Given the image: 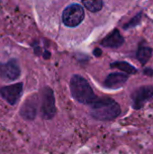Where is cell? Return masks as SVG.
Listing matches in <instances>:
<instances>
[{"instance_id":"14","label":"cell","mask_w":153,"mask_h":154,"mask_svg":"<svg viewBox=\"0 0 153 154\" xmlns=\"http://www.w3.org/2000/svg\"><path fill=\"white\" fill-rule=\"evenodd\" d=\"M94 54H95V55H96V56H99V55L101 54L100 50H99V49H96V51H94Z\"/></svg>"},{"instance_id":"1","label":"cell","mask_w":153,"mask_h":154,"mask_svg":"<svg viewBox=\"0 0 153 154\" xmlns=\"http://www.w3.org/2000/svg\"><path fill=\"white\" fill-rule=\"evenodd\" d=\"M90 116L97 121L108 122L116 119L120 116L122 109L120 105L111 97H96L90 104Z\"/></svg>"},{"instance_id":"5","label":"cell","mask_w":153,"mask_h":154,"mask_svg":"<svg viewBox=\"0 0 153 154\" xmlns=\"http://www.w3.org/2000/svg\"><path fill=\"white\" fill-rule=\"evenodd\" d=\"M153 97L152 86H142L135 89L131 95L132 106L134 110L142 109Z\"/></svg>"},{"instance_id":"4","label":"cell","mask_w":153,"mask_h":154,"mask_svg":"<svg viewBox=\"0 0 153 154\" xmlns=\"http://www.w3.org/2000/svg\"><path fill=\"white\" fill-rule=\"evenodd\" d=\"M85 12L83 7L78 4H71L68 5L62 14V21L69 27H76L84 20Z\"/></svg>"},{"instance_id":"12","label":"cell","mask_w":153,"mask_h":154,"mask_svg":"<svg viewBox=\"0 0 153 154\" xmlns=\"http://www.w3.org/2000/svg\"><path fill=\"white\" fill-rule=\"evenodd\" d=\"M151 55H152V50L149 47H142L139 49L137 52V58L139 61L142 64H145L150 60Z\"/></svg>"},{"instance_id":"8","label":"cell","mask_w":153,"mask_h":154,"mask_svg":"<svg viewBox=\"0 0 153 154\" xmlns=\"http://www.w3.org/2000/svg\"><path fill=\"white\" fill-rule=\"evenodd\" d=\"M21 75V69L16 60H11L6 63L0 64V77L6 81L17 79Z\"/></svg>"},{"instance_id":"2","label":"cell","mask_w":153,"mask_h":154,"mask_svg":"<svg viewBox=\"0 0 153 154\" xmlns=\"http://www.w3.org/2000/svg\"><path fill=\"white\" fill-rule=\"evenodd\" d=\"M69 88L72 97L78 103L86 106L92 104L97 97L88 81L80 75L72 76L69 83Z\"/></svg>"},{"instance_id":"11","label":"cell","mask_w":153,"mask_h":154,"mask_svg":"<svg viewBox=\"0 0 153 154\" xmlns=\"http://www.w3.org/2000/svg\"><path fill=\"white\" fill-rule=\"evenodd\" d=\"M83 5L90 12L96 13L102 9L103 1L102 0H81Z\"/></svg>"},{"instance_id":"7","label":"cell","mask_w":153,"mask_h":154,"mask_svg":"<svg viewBox=\"0 0 153 154\" xmlns=\"http://www.w3.org/2000/svg\"><path fill=\"white\" fill-rule=\"evenodd\" d=\"M38 110V98L36 96L29 97L19 109L20 116L28 122H32L36 118Z\"/></svg>"},{"instance_id":"10","label":"cell","mask_w":153,"mask_h":154,"mask_svg":"<svg viewBox=\"0 0 153 154\" xmlns=\"http://www.w3.org/2000/svg\"><path fill=\"white\" fill-rule=\"evenodd\" d=\"M124 43V38L121 36L118 30H114L103 41L102 45L108 48H117Z\"/></svg>"},{"instance_id":"13","label":"cell","mask_w":153,"mask_h":154,"mask_svg":"<svg viewBox=\"0 0 153 154\" xmlns=\"http://www.w3.org/2000/svg\"><path fill=\"white\" fill-rule=\"evenodd\" d=\"M111 67L112 68H116V69H119L120 70L124 71V72H126L128 74H134L137 72V69L133 67L132 65H130L129 63H126V62H115V63H112L111 64Z\"/></svg>"},{"instance_id":"6","label":"cell","mask_w":153,"mask_h":154,"mask_svg":"<svg viewBox=\"0 0 153 154\" xmlns=\"http://www.w3.org/2000/svg\"><path fill=\"white\" fill-rule=\"evenodd\" d=\"M23 88V86L21 82L5 86L0 88V96L10 106H14L22 96Z\"/></svg>"},{"instance_id":"3","label":"cell","mask_w":153,"mask_h":154,"mask_svg":"<svg viewBox=\"0 0 153 154\" xmlns=\"http://www.w3.org/2000/svg\"><path fill=\"white\" fill-rule=\"evenodd\" d=\"M57 114L56 101L53 90L45 87L41 91V116L44 120H51Z\"/></svg>"},{"instance_id":"9","label":"cell","mask_w":153,"mask_h":154,"mask_svg":"<svg viewBox=\"0 0 153 154\" xmlns=\"http://www.w3.org/2000/svg\"><path fill=\"white\" fill-rule=\"evenodd\" d=\"M127 80L128 76L124 73H111L106 77L104 85L107 88L117 89L122 88Z\"/></svg>"}]
</instances>
